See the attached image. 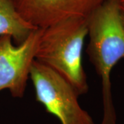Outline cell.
Masks as SVG:
<instances>
[{"mask_svg":"<svg viewBox=\"0 0 124 124\" xmlns=\"http://www.w3.org/2000/svg\"><path fill=\"white\" fill-rule=\"evenodd\" d=\"M89 60L101 83L103 115L101 124H116L111 73L124 59V23L119 0H106L88 18Z\"/></svg>","mask_w":124,"mask_h":124,"instance_id":"6da1fadb","label":"cell"},{"mask_svg":"<svg viewBox=\"0 0 124 124\" xmlns=\"http://www.w3.org/2000/svg\"><path fill=\"white\" fill-rule=\"evenodd\" d=\"M35 60L57 72L79 95L88 93L82 53L88 36V18L67 19L41 28Z\"/></svg>","mask_w":124,"mask_h":124,"instance_id":"7a4b0ae2","label":"cell"},{"mask_svg":"<svg viewBox=\"0 0 124 124\" xmlns=\"http://www.w3.org/2000/svg\"><path fill=\"white\" fill-rule=\"evenodd\" d=\"M30 77L36 100L61 124H94L91 116L79 105V95L75 89L57 72L35 60Z\"/></svg>","mask_w":124,"mask_h":124,"instance_id":"3957f363","label":"cell"},{"mask_svg":"<svg viewBox=\"0 0 124 124\" xmlns=\"http://www.w3.org/2000/svg\"><path fill=\"white\" fill-rule=\"evenodd\" d=\"M41 32L34 30L16 46L10 36H0V91L8 89L13 97H23Z\"/></svg>","mask_w":124,"mask_h":124,"instance_id":"277c9868","label":"cell"},{"mask_svg":"<svg viewBox=\"0 0 124 124\" xmlns=\"http://www.w3.org/2000/svg\"><path fill=\"white\" fill-rule=\"evenodd\" d=\"M106 0H14L16 8L37 28L74 17L88 18Z\"/></svg>","mask_w":124,"mask_h":124,"instance_id":"5b68a950","label":"cell"},{"mask_svg":"<svg viewBox=\"0 0 124 124\" xmlns=\"http://www.w3.org/2000/svg\"><path fill=\"white\" fill-rule=\"evenodd\" d=\"M35 29L18 12L14 0H0V36H10L19 45Z\"/></svg>","mask_w":124,"mask_h":124,"instance_id":"8992f818","label":"cell"},{"mask_svg":"<svg viewBox=\"0 0 124 124\" xmlns=\"http://www.w3.org/2000/svg\"><path fill=\"white\" fill-rule=\"evenodd\" d=\"M120 7L122 11H124V0H119Z\"/></svg>","mask_w":124,"mask_h":124,"instance_id":"52a82bcc","label":"cell"},{"mask_svg":"<svg viewBox=\"0 0 124 124\" xmlns=\"http://www.w3.org/2000/svg\"><path fill=\"white\" fill-rule=\"evenodd\" d=\"M121 17H122V19L124 23V11H122V10H121Z\"/></svg>","mask_w":124,"mask_h":124,"instance_id":"ba28073f","label":"cell"}]
</instances>
